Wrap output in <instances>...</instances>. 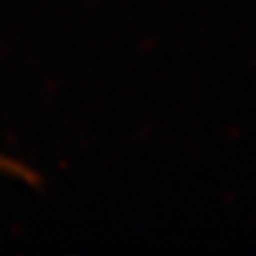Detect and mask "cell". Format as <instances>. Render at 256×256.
Returning a JSON list of instances; mask_svg holds the SVG:
<instances>
[{
    "label": "cell",
    "mask_w": 256,
    "mask_h": 256,
    "mask_svg": "<svg viewBox=\"0 0 256 256\" xmlns=\"http://www.w3.org/2000/svg\"><path fill=\"white\" fill-rule=\"evenodd\" d=\"M0 173H7V176H14V178H20V180H27V182L34 178V173H32L25 164L16 162V160H12L9 155H4V153H0Z\"/></svg>",
    "instance_id": "cell-1"
}]
</instances>
